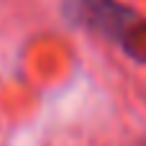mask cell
Segmentation results:
<instances>
[{
  "mask_svg": "<svg viewBox=\"0 0 146 146\" xmlns=\"http://www.w3.org/2000/svg\"><path fill=\"white\" fill-rule=\"evenodd\" d=\"M67 15L115 41L136 62H146V21L118 0H69Z\"/></svg>",
  "mask_w": 146,
  "mask_h": 146,
  "instance_id": "obj_1",
  "label": "cell"
}]
</instances>
